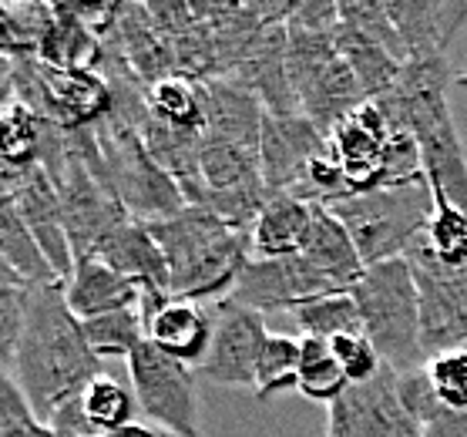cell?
I'll use <instances>...</instances> for the list:
<instances>
[{
	"label": "cell",
	"instance_id": "1",
	"mask_svg": "<svg viewBox=\"0 0 467 437\" xmlns=\"http://www.w3.org/2000/svg\"><path fill=\"white\" fill-rule=\"evenodd\" d=\"M11 373L44 424L64 401L78 397L98 373H105L101 357L88 343L85 327L67 307L64 283L27 289V323Z\"/></svg>",
	"mask_w": 467,
	"mask_h": 437
},
{
	"label": "cell",
	"instance_id": "2",
	"mask_svg": "<svg viewBox=\"0 0 467 437\" xmlns=\"http://www.w3.org/2000/svg\"><path fill=\"white\" fill-rule=\"evenodd\" d=\"M149 229L169 263V289L175 299H225L253 259L249 235L229 229L202 205H185L179 215Z\"/></svg>",
	"mask_w": 467,
	"mask_h": 437
},
{
	"label": "cell",
	"instance_id": "3",
	"mask_svg": "<svg viewBox=\"0 0 467 437\" xmlns=\"http://www.w3.org/2000/svg\"><path fill=\"white\" fill-rule=\"evenodd\" d=\"M327 209L347 225L363 266H377L387 259H400L427 233L437 195L424 175L404 185H377L367 192H350Z\"/></svg>",
	"mask_w": 467,
	"mask_h": 437
},
{
	"label": "cell",
	"instance_id": "4",
	"mask_svg": "<svg viewBox=\"0 0 467 437\" xmlns=\"http://www.w3.org/2000/svg\"><path fill=\"white\" fill-rule=\"evenodd\" d=\"M350 293L360 307L363 333L377 347L383 367L390 373L420 370L427 353L420 340V293L410 263L400 256L367 266Z\"/></svg>",
	"mask_w": 467,
	"mask_h": 437
},
{
	"label": "cell",
	"instance_id": "5",
	"mask_svg": "<svg viewBox=\"0 0 467 437\" xmlns=\"http://www.w3.org/2000/svg\"><path fill=\"white\" fill-rule=\"evenodd\" d=\"M91 131H95V141L101 149V159H105L111 189H115L118 203L131 219L155 225L179 215L189 205L179 182L171 179L165 169H159V161L149 155L139 131L121 125L111 115L95 121Z\"/></svg>",
	"mask_w": 467,
	"mask_h": 437
},
{
	"label": "cell",
	"instance_id": "6",
	"mask_svg": "<svg viewBox=\"0 0 467 437\" xmlns=\"http://www.w3.org/2000/svg\"><path fill=\"white\" fill-rule=\"evenodd\" d=\"M195 380V367L175 360L149 340L128 357V384L135 390L139 411L149 417V424L171 437H202Z\"/></svg>",
	"mask_w": 467,
	"mask_h": 437
},
{
	"label": "cell",
	"instance_id": "7",
	"mask_svg": "<svg viewBox=\"0 0 467 437\" xmlns=\"http://www.w3.org/2000/svg\"><path fill=\"white\" fill-rule=\"evenodd\" d=\"M420 293V340L427 360L444 350L467 347V279L451 273L431 253L427 233L404 253Z\"/></svg>",
	"mask_w": 467,
	"mask_h": 437
},
{
	"label": "cell",
	"instance_id": "8",
	"mask_svg": "<svg viewBox=\"0 0 467 437\" xmlns=\"http://www.w3.org/2000/svg\"><path fill=\"white\" fill-rule=\"evenodd\" d=\"M213 340L195 373L209 384L255 390V367H259V353L269 337L263 313L225 297L213 303Z\"/></svg>",
	"mask_w": 467,
	"mask_h": 437
},
{
	"label": "cell",
	"instance_id": "9",
	"mask_svg": "<svg viewBox=\"0 0 467 437\" xmlns=\"http://www.w3.org/2000/svg\"><path fill=\"white\" fill-rule=\"evenodd\" d=\"M329 293H343V289L323 276L303 253H293L276 259L253 256L235 279L229 299L255 313H269V309H296Z\"/></svg>",
	"mask_w": 467,
	"mask_h": 437
},
{
	"label": "cell",
	"instance_id": "10",
	"mask_svg": "<svg viewBox=\"0 0 467 437\" xmlns=\"http://www.w3.org/2000/svg\"><path fill=\"white\" fill-rule=\"evenodd\" d=\"M327 437H424L397 394V377L383 370L373 384L350 387L329 404Z\"/></svg>",
	"mask_w": 467,
	"mask_h": 437
},
{
	"label": "cell",
	"instance_id": "11",
	"mask_svg": "<svg viewBox=\"0 0 467 437\" xmlns=\"http://www.w3.org/2000/svg\"><path fill=\"white\" fill-rule=\"evenodd\" d=\"M329 149V135L306 115H269L259 135V169L269 192H296L313 161Z\"/></svg>",
	"mask_w": 467,
	"mask_h": 437
},
{
	"label": "cell",
	"instance_id": "12",
	"mask_svg": "<svg viewBox=\"0 0 467 437\" xmlns=\"http://www.w3.org/2000/svg\"><path fill=\"white\" fill-rule=\"evenodd\" d=\"M393 129L387 125L383 111L373 101L357 108L350 118H343L337 129L329 131V151L340 165L347 192H367L383 182V155Z\"/></svg>",
	"mask_w": 467,
	"mask_h": 437
},
{
	"label": "cell",
	"instance_id": "13",
	"mask_svg": "<svg viewBox=\"0 0 467 437\" xmlns=\"http://www.w3.org/2000/svg\"><path fill=\"white\" fill-rule=\"evenodd\" d=\"M393 27L410 61H434L447 57V47L467 27V0H393L387 4Z\"/></svg>",
	"mask_w": 467,
	"mask_h": 437
},
{
	"label": "cell",
	"instance_id": "14",
	"mask_svg": "<svg viewBox=\"0 0 467 437\" xmlns=\"http://www.w3.org/2000/svg\"><path fill=\"white\" fill-rule=\"evenodd\" d=\"M17 213H21L24 225L31 229L34 243L44 253L47 266L54 269V276L67 283L75 273V253H71V239H67V225H64L61 199L54 182L44 175L37 165L31 169V179L24 185L21 199H17Z\"/></svg>",
	"mask_w": 467,
	"mask_h": 437
},
{
	"label": "cell",
	"instance_id": "15",
	"mask_svg": "<svg viewBox=\"0 0 467 437\" xmlns=\"http://www.w3.org/2000/svg\"><path fill=\"white\" fill-rule=\"evenodd\" d=\"M202 85V105H205V129L209 139L235 141L243 149L259 151V135H263V101L239 85L235 78H209Z\"/></svg>",
	"mask_w": 467,
	"mask_h": 437
},
{
	"label": "cell",
	"instance_id": "16",
	"mask_svg": "<svg viewBox=\"0 0 467 437\" xmlns=\"http://www.w3.org/2000/svg\"><path fill=\"white\" fill-rule=\"evenodd\" d=\"M213 307L205 309L202 303L192 299H165L149 320H145V340L155 343L159 350H165L175 360L199 367L213 340Z\"/></svg>",
	"mask_w": 467,
	"mask_h": 437
},
{
	"label": "cell",
	"instance_id": "17",
	"mask_svg": "<svg viewBox=\"0 0 467 437\" xmlns=\"http://www.w3.org/2000/svg\"><path fill=\"white\" fill-rule=\"evenodd\" d=\"M64 297L78 320H95V317L141 303L139 286L98 256L78 259L71 279L64 283Z\"/></svg>",
	"mask_w": 467,
	"mask_h": 437
},
{
	"label": "cell",
	"instance_id": "18",
	"mask_svg": "<svg viewBox=\"0 0 467 437\" xmlns=\"http://www.w3.org/2000/svg\"><path fill=\"white\" fill-rule=\"evenodd\" d=\"M108 37L118 44V51L125 54V61L131 65V71H135L149 88L159 85L161 78L175 75V61H171L169 44H165V37L159 34L155 21H151L149 7H139V4L118 7L115 27H111Z\"/></svg>",
	"mask_w": 467,
	"mask_h": 437
},
{
	"label": "cell",
	"instance_id": "19",
	"mask_svg": "<svg viewBox=\"0 0 467 437\" xmlns=\"http://www.w3.org/2000/svg\"><path fill=\"white\" fill-rule=\"evenodd\" d=\"M313 203L299 199L293 192H273L265 199L263 213L249 229V249L259 259L293 256L303 249V239L309 233Z\"/></svg>",
	"mask_w": 467,
	"mask_h": 437
},
{
	"label": "cell",
	"instance_id": "20",
	"mask_svg": "<svg viewBox=\"0 0 467 437\" xmlns=\"http://www.w3.org/2000/svg\"><path fill=\"white\" fill-rule=\"evenodd\" d=\"M303 256L323 273L327 279H333L340 289H353V283L363 276V259L353 245L347 225L329 213L327 205H313V219H309V233L303 239Z\"/></svg>",
	"mask_w": 467,
	"mask_h": 437
},
{
	"label": "cell",
	"instance_id": "21",
	"mask_svg": "<svg viewBox=\"0 0 467 437\" xmlns=\"http://www.w3.org/2000/svg\"><path fill=\"white\" fill-rule=\"evenodd\" d=\"M37 57L57 71H98L101 37L71 7H54V21L37 44Z\"/></svg>",
	"mask_w": 467,
	"mask_h": 437
},
{
	"label": "cell",
	"instance_id": "22",
	"mask_svg": "<svg viewBox=\"0 0 467 437\" xmlns=\"http://www.w3.org/2000/svg\"><path fill=\"white\" fill-rule=\"evenodd\" d=\"M202 182H205V195L265 185L263 169H259V151L243 149L235 141L202 135Z\"/></svg>",
	"mask_w": 467,
	"mask_h": 437
},
{
	"label": "cell",
	"instance_id": "23",
	"mask_svg": "<svg viewBox=\"0 0 467 437\" xmlns=\"http://www.w3.org/2000/svg\"><path fill=\"white\" fill-rule=\"evenodd\" d=\"M299 384L296 390L313 404H337L347 390H350V380L343 367L333 357V347L329 340H319V337H299Z\"/></svg>",
	"mask_w": 467,
	"mask_h": 437
},
{
	"label": "cell",
	"instance_id": "24",
	"mask_svg": "<svg viewBox=\"0 0 467 437\" xmlns=\"http://www.w3.org/2000/svg\"><path fill=\"white\" fill-rule=\"evenodd\" d=\"M0 256L7 259V266L27 283V286H44V283H61L47 266L44 253L34 243L31 229L24 225L17 205H4L0 209Z\"/></svg>",
	"mask_w": 467,
	"mask_h": 437
},
{
	"label": "cell",
	"instance_id": "25",
	"mask_svg": "<svg viewBox=\"0 0 467 437\" xmlns=\"http://www.w3.org/2000/svg\"><path fill=\"white\" fill-rule=\"evenodd\" d=\"M81 404H85L88 417H91V424L98 427L101 437L135 424V414H139V401H135L131 384L118 380L111 373H98L95 380L81 390Z\"/></svg>",
	"mask_w": 467,
	"mask_h": 437
},
{
	"label": "cell",
	"instance_id": "26",
	"mask_svg": "<svg viewBox=\"0 0 467 437\" xmlns=\"http://www.w3.org/2000/svg\"><path fill=\"white\" fill-rule=\"evenodd\" d=\"M293 317H296L303 337L337 340V337H347V333H363L360 307H357L350 289L319 297L313 303H303V307L293 309Z\"/></svg>",
	"mask_w": 467,
	"mask_h": 437
},
{
	"label": "cell",
	"instance_id": "27",
	"mask_svg": "<svg viewBox=\"0 0 467 437\" xmlns=\"http://www.w3.org/2000/svg\"><path fill=\"white\" fill-rule=\"evenodd\" d=\"M149 111L155 118H161V121H169V125L202 131L205 129L202 85L182 75L161 78L159 85L149 88Z\"/></svg>",
	"mask_w": 467,
	"mask_h": 437
},
{
	"label": "cell",
	"instance_id": "28",
	"mask_svg": "<svg viewBox=\"0 0 467 437\" xmlns=\"http://www.w3.org/2000/svg\"><path fill=\"white\" fill-rule=\"evenodd\" d=\"M85 337L98 357H131L145 343V317L139 307L115 309L95 320H81Z\"/></svg>",
	"mask_w": 467,
	"mask_h": 437
},
{
	"label": "cell",
	"instance_id": "29",
	"mask_svg": "<svg viewBox=\"0 0 467 437\" xmlns=\"http://www.w3.org/2000/svg\"><path fill=\"white\" fill-rule=\"evenodd\" d=\"M299 353H303L299 350V337H286V333H269L265 337L259 367H255V397L263 404L299 384Z\"/></svg>",
	"mask_w": 467,
	"mask_h": 437
},
{
	"label": "cell",
	"instance_id": "30",
	"mask_svg": "<svg viewBox=\"0 0 467 437\" xmlns=\"http://www.w3.org/2000/svg\"><path fill=\"white\" fill-rule=\"evenodd\" d=\"M41 129L44 118H37L24 105H17V101L4 105L0 108V159L11 161V165H24V169L37 165Z\"/></svg>",
	"mask_w": 467,
	"mask_h": 437
},
{
	"label": "cell",
	"instance_id": "31",
	"mask_svg": "<svg viewBox=\"0 0 467 437\" xmlns=\"http://www.w3.org/2000/svg\"><path fill=\"white\" fill-rule=\"evenodd\" d=\"M424 370L431 377L437 401L451 411H464L467 414V347L437 353L424 363Z\"/></svg>",
	"mask_w": 467,
	"mask_h": 437
},
{
	"label": "cell",
	"instance_id": "32",
	"mask_svg": "<svg viewBox=\"0 0 467 437\" xmlns=\"http://www.w3.org/2000/svg\"><path fill=\"white\" fill-rule=\"evenodd\" d=\"M329 347H333V357H337V363L343 367L350 387L373 384V380L387 370L380 360V353H377V347L370 343L367 333H347V337H337V340H329Z\"/></svg>",
	"mask_w": 467,
	"mask_h": 437
},
{
	"label": "cell",
	"instance_id": "33",
	"mask_svg": "<svg viewBox=\"0 0 467 437\" xmlns=\"http://www.w3.org/2000/svg\"><path fill=\"white\" fill-rule=\"evenodd\" d=\"M27 289L31 286H0V370H14L17 343L27 323Z\"/></svg>",
	"mask_w": 467,
	"mask_h": 437
},
{
	"label": "cell",
	"instance_id": "34",
	"mask_svg": "<svg viewBox=\"0 0 467 437\" xmlns=\"http://www.w3.org/2000/svg\"><path fill=\"white\" fill-rule=\"evenodd\" d=\"M47 431H51L54 437H101L98 427L91 424L85 404H81V394L71 397V401H64V404L47 417Z\"/></svg>",
	"mask_w": 467,
	"mask_h": 437
},
{
	"label": "cell",
	"instance_id": "35",
	"mask_svg": "<svg viewBox=\"0 0 467 437\" xmlns=\"http://www.w3.org/2000/svg\"><path fill=\"white\" fill-rule=\"evenodd\" d=\"M420 434L424 437H467V414L441 404L434 414L420 424Z\"/></svg>",
	"mask_w": 467,
	"mask_h": 437
},
{
	"label": "cell",
	"instance_id": "36",
	"mask_svg": "<svg viewBox=\"0 0 467 437\" xmlns=\"http://www.w3.org/2000/svg\"><path fill=\"white\" fill-rule=\"evenodd\" d=\"M14 101V51H0V108Z\"/></svg>",
	"mask_w": 467,
	"mask_h": 437
},
{
	"label": "cell",
	"instance_id": "37",
	"mask_svg": "<svg viewBox=\"0 0 467 437\" xmlns=\"http://www.w3.org/2000/svg\"><path fill=\"white\" fill-rule=\"evenodd\" d=\"M0 286H27V283H24V279L7 266V259L4 256H0Z\"/></svg>",
	"mask_w": 467,
	"mask_h": 437
}]
</instances>
